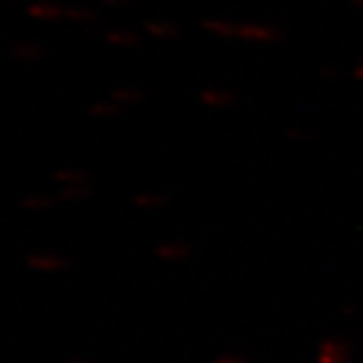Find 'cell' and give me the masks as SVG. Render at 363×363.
<instances>
[{
	"label": "cell",
	"instance_id": "d6986e66",
	"mask_svg": "<svg viewBox=\"0 0 363 363\" xmlns=\"http://www.w3.org/2000/svg\"><path fill=\"white\" fill-rule=\"evenodd\" d=\"M321 77L329 79V81H337V79L341 77V71L333 69V67H323V69H321Z\"/></svg>",
	"mask_w": 363,
	"mask_h": 363
},
{
	"label": "cell",
	"instance_id": "ffe728a7",
	"mask_svg": "<svg viewBox=\"0 0 363 363\" xmlns=\"http://www.w3.org/2000/svg\"><path fill=\"white\" fill-rule=\"evenodd\" d=\"M133 0H104L105 6L109 9H125V6H131Z\"/></svg>",
	"mask_w": 363,
	"mask_h": 363
},
{
	"label": "cell",
	"instance_id": "4fadbf2b",
	"mask_svg": "<svg viewBox=\"0 0 363 363\" xmlns=\"http://www.w3.org/2000/svg\"><path fill=\"white\" fill-rule=\"evenodd\" d=\"M91 194V188L87 184H75V186H65L61 192H59V198L61 200H83Z\"/></svg>",
	"mask_w": 363,
	"mask_h": 363
},
{
	"label": "cell",
	"instance_id": "52a82bcc",
	"mask_svg": "<svg viewBox=\"0 0 363 363\" xmlns=\"http://www.w3.org/2000/svg\"><path fill=\"white\" fill-rule=\"evenodd\" d=\"M202 28L216 35V37H226V39H233L238 33V25L234 23H228V21H218V18H208V21H202Z\"/></svg>",
	"mask_w": 363,
	"mask_h": 363
},
{
	"label": "cell",
	"instance_id": "7c38bea8",
	"mask_svg": "<svg viewBox=\"0 0 363 363\" xmlns=\"http://www.w3.org/2000/svg\"><path fill=\"white\" fill-rule=\"evenodd\" d=\"M157 255L166 260H182L190 255V248L186 247V245L169 242V245H162V247L157 248Z\"/></svg>",
	"mask_w": 363,
	"mask_h": 363
},
{
	"label": "cell",
	"instance_id": "6da1fadb",
	"mask_svg": "<svg viewBox=\"0 0 363 363\" xmlns=\"http://www.w3.org/2000/svg\"><path fill=\"white\" fill-rule=\"evenodd\" d=\"M236 37L252 43H274L281 39V30L269 25H238Z\"/></svg>",
	"mask_w": 363,
	"mask_h": 363
},
{
	"label": "cell",
	"instance_id": "cb8c5ba5",
	"mask_svg": "<svg viewBox=\"0 0 363 363\" xmlns=\"http://www.w3.org/2000/svg\"><path fill=\"white\" fill-rule=\"evenodd\" d=\"M75 363H85V362H75Z\"/></svg>",
	"mask_w": 363,
	"mask_h": 363
},
{
	"label": "cell",
	"instance_id": "44dd1931",
	"mask_svg": "<svg viewBox=\"0 0 363 363\" xmlns=\"http://www.w3.org/2000/svg\"><path fill=\"white\" fill-rule=\"evenodd\" d=\"M214 363H245V359H240V357H222V359H218V362Z\"/></svg>",
	"mask_w": 363,
	"mask_h": 363
},
{
	"label": "cell",
	"instance_id": "ba28073f",
	"mask_svg": "<svg viewBox=\"0 0 363 363\" xmlns=\"http://www.w3.org/2000/svg\"><path fill=\"white\" fill-rule=\"evenodd\" d=\"M52 180L57 184H63V186H75V184H87L89 176L77 168H63L52 174Z\"/></svg>",
	"mask_w": 363,
	"mask_h": 363
},
{
	"label": "cell",
	"instance_id": "5bb4252c",
	"mask_svg": "<svg viewBox=\"0 0 363 363\" xmlns=\"http://www.w3.org/2000/svg\"><path fill=\"white\" fill-rule=\"evenodd\" d=\"M65 16L69 21H73V23H91V21H95V11H91L87 6H71V9H67Z\"/></svg>",
	"mask_w": 363,
	"mask_h": 363
},
{
	"label": "cell",
	"instance_id": "603a6c76",
	"mask_svg": "<svg viewBox=\"0 0 363 363\" xmlns=\"http://www.w3.org/2000/svg\"><path fill=\"white\" fill-rule=\"evenodd\" d=\"M353 2V6H357V9H363V0H351Z\"/></svg>",
	"mask_w": 363,
	"mask_h": 363
},
{
	"label": "cell",
	"instance_id": "9c48e42d",
	"mask_svg": "<svg viewBox=\"0 0 363 363\" xmlns=\"http://www.w3.org/2000/svg\"><path fill=\"white\" fill-rule=\"evenodd\" d=\"M143 97H145V93L138 87H121V89L111 91V101H116L117 105L138 104Z\"/></svg>",
	"mask_w": 363,
	"mask_h": 363
},
{
	"label": "cell",
	"instance_id": "3957f363",
	"mask_svg": "<svg viewBox=\"0 0 363 363\" xmlns=\"http://www.w3.org/2000/svg\"><path fill=\"white\" fill-rule=\"evenodd\" d=\"M45 55V49L37 43H16L11 47V57L21 63H33Z\"/></svg>",
	"mask_w": 363,
	"mask_h": 363
},
{
	"label": "cell",
	"instance_id": "8fae6325",
	"mask_svg": "<svg viewBox=\"0 0 363 363\" xmlns=\"http://www.w3.org/2000/svg\"><path fill=\"white\" fill-rule=\"evenodd\" d=\"M105 40L113 47H135L140 43V37L130 30H109L105 33Z\"/></svg>",
	"mask_w": 363,
	"mask_h": 363
},
{
	"label": "cell",
	"instance_id": "7402d4cb",
	"mask_svg": "<svg viewBox=\"0 0 363 363\" xmlns=\"http://www.w3.org/2000/svg\"><path fill=\"white\" fill-rule=\"evenodd\" d=\"M355 77L359 79V81H363V59H362V63H359V67L355 69Z\"/></svg>",
	"mask_w": 363,
	"mask_h": 363
},
{
	"label": "cell",
	"instance_id": "ac0fdd59",
	"mask_svg": "<svg viewBox=\"0 0 363 363\" xmlns=\"http://www.w3.org/2000/svg\"><path fill=\"white\" fill-rule=\"evenodd\" d=\"M307 131L303 130H297V128H289V130L285 131V138L289 140V142H305L307 140Z\"/></svg>",
	"mask_w": 363,
	"mask_h": 363
},
{
	"label": "cell",
	"instance_id": "e0dca14e",
	"mask_svg": "<svg viewBox=\"0 0 363 363\" xmlns=\"http://www.w3.org/2000/svg\"><path fill=\"white\" fill-rule=\"evenodd\" d=\"M21 206L26 208V210H40V208L51 206V200L47 196H30V198H25L21 202Z\"/></svg>",
	"mask_w": 363,
	"mask_h": 363
},
{
	"label": "cell",
	"instance_id": "30bf717a",
	"mask_svg": "<svg viewBox=\"0 0 363 363\" xmlns=\"http://www.w3.org/2000/svg\"><path fill=\"white\" fill-rule=\"evenodd\" d=\"M143 30H147L152 37H160V39H172L178 35V26L172 23H160V21L143 23Z\"/></svg>",
	"mask_w": 363,
	"mask_h": 363
},
{
	"label": "cell",
	"instance_id": "8992f818",
	"mask_svg": "<svg viewBox=\"0 0 363 363\" xmlns=\"http://www.w3.org/2000/svg\"><path fill=\"white\" fill-rule=\"evenodd\" d=\"M200 101L208 107H228L234 104V95L222 89H204L200 93Z\"/></svg>",
	"mask_w": 363,
	"mask_h": 363
},
{
	"label": "cell",
	"instance_id": "5b68a950",
	"mask_svg": "<svg viewBox=\"0 0 363 363\" xmlns=\"http://www.w3.org/2000/svg\"><path fill=\"white\" fill-rule=\"evenodd\" d=\"M26 11L30 16L40 18V21H57V18L65 16V11L57 4H51V2H35Z\"/></svg>",
	"mask_w": 363,
	"mask_h": 363
},
{
	"label": "cell",
	"instance_id": "277c9868",
	"mask_svg": "<svg viewBox=\"0 0 363 363\" xmlns=\"http://www.w3.org/2000/svg\"><path fill=\"white\" fill-rule=\"evenodd\" d=\"M26 262L30 264V269L37 271H61L67 264V260L59 255H33Z\"/></svg>",
	"mask_w": 363,
	"mask_h": 363
},
{
	"label": "cell",
	"instance_id": "7a4b0ae2",
	"mask_svg": "<svg viewBox=\"0 0 363 363\" xmlns=\"http://www.w3.org/2000/svg\"><path fill=\"white\" fill-rule=\"evenodd\" d=\"M351 357V350L347 343L331 339L321 345V363H347Z\"/></svg>",
	"mask_w": 363,
	"mask_h": 363
},
{
	"label": "cell",
	"instance_id": "9a60e30c",
	"mask_svg": "<svg viewBox=\"0 0 363 363\" xmlns=\"http://www.w3.org/2000/svg\"><path fill=\"white\" fill-rule=\"evenodd\" d=\"M89 113L93 117H113L119 113V105L116 101L107 104V101H99V104H93L89 107Z\"/></svg>",
	"mask_w": 363,
	"mask_h": 363
},
{
	"label": "cell",
	"instance_id": "2e32d148",
	"mask_svg": "<svg viewBox=\"0 0 363 363\" xmlns=\"http://www.w3.org/2000/svg\"><path fill=\"white\" fill-rule=\"evenodd\" d=\"M133 204L138 208H160L166 204V198L162 194H138L133 198Z\"/></svg>",
	"mask_w": 363,
	"mask_h": 363
}]
</instances>
